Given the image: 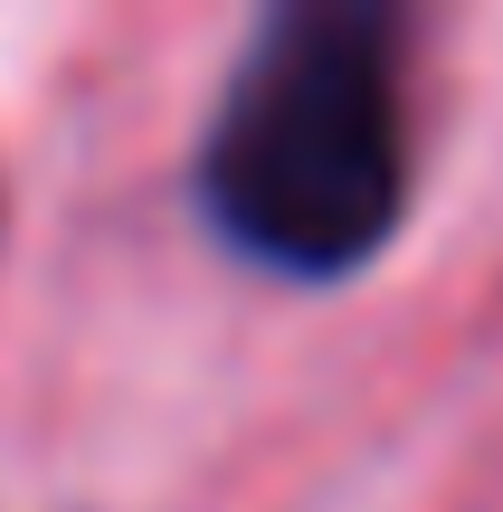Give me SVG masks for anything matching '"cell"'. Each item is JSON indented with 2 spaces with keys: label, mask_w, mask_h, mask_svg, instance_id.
<instances>
[{
  "label": "cell",
  "mask_w": 503,
  "mask_h": 512,
  "mask_svg": "<svg viewBox=\"0 0 503 512\" xmlns=\"http://www.w3.org/2000/svg\"><path fill=\"white\" fill-rule=\"evenodd\" d=\"M209 219L285 275H352L390 247L409 209L390 19L361 0L276 10L228 76L200 152Z\"/></svg>",
  "instance_id": "1"
}]
</instances>
